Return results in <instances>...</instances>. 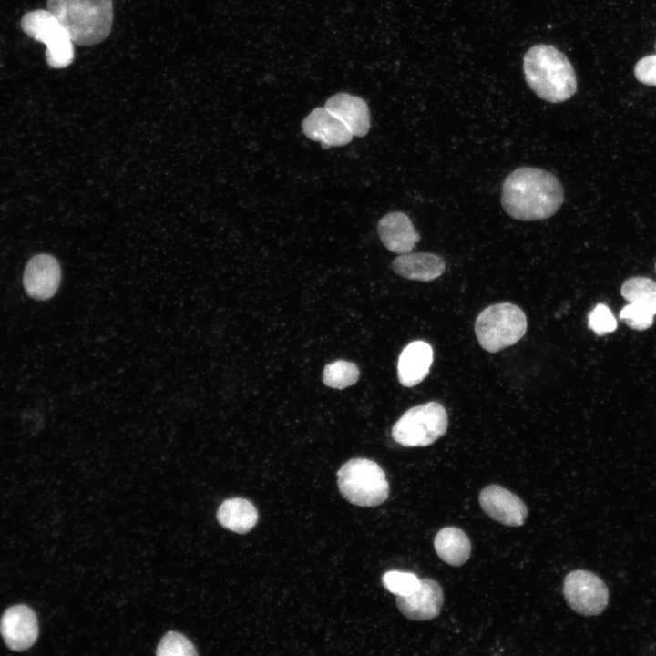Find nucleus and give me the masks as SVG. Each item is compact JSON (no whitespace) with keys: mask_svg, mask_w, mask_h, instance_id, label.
<instances>
[{"mask_svg":"<svg viewBox=\"0 0 656 656\" xmlns=\"http://www.w3.org/2000/svg\"><path fill=\"white\" fill-rule=\"evenodd\" d=\"M655 313L648 307L638 303L629 302L620 313V318L630 328L643 331L653 323Z\"/></svg>","mask_w":656,"mask_h":656,"instance_id":"24","label":"nucleus"},{"mask_svg":"<svg viewBox=\"0 0 656 656\" xmlns=\"http://www.w3.org/2000/svg\"><path fill=\"white\" fill-rule=\"evenodd\" d=\"M395 603L399 611L410 620H431L436 618L442 609L443 589L437 581L422 579L418 589L410 595L397 596Z\"/></svg>","mask_w":656,"mask_h":656,"instance_id":"12","label":"nucleus"},{"mask_svg":"<svg viewBox=\"0 0 656 656\" xmlns=\"http://www.w3.org/2000/svg\"><path fill=\"white\" fill-rule=\"evenodd\" d=\"M433 362V350L424 341L410 343L400 354L397 375L400 384L412 387L421 383L429 374Z\"/></svg>","mask_w":656,"mask_h":656,"instance_id":"16","label":"nucleus"},{"mask_svg":"<svg viewBox=\"0 0 656 656\" xmlns=\"http://www.w3.org/2000/svg\"><path fill=\"white\" fill-rule=\"evenodd\" d=\"M589 327L596 334L603 335L616 330L617 321L607 305L599 303L589 313Z\"/></svg>","mask_w":656,"mask_h":656,"instance_id":"25","label":"nucleus"},{"mask_svg":"<svg viewBox=\"0 0 656 656\" xmlns=\"http://www.w3.org/2000/svg\"><path fill=\"white\" fill-rule=\"evenodd\" d=\"M337 485L343 497L359 507H376L389 495L385 473L367 458H353L344 463L337 472Z\"/></svg>","mask_w":656,"mask_h":656,"instance_id":"4","label":"nucleus"},{"mask_svg":"<svg viewBox=\"0 0 656 656\" xmlns=\"http://www.w3.org/2000/svg\"><path fill=\"white\" fill-rule=\"evenodd\" d=\"M0 631L10 649L15 651L28 649L37 639L36 616L25 605L10 607L1 618Z\"/></svg>","mask_w":656,"mask_h":656,"instance_id":"11","label":"nucleus"},{"mask_svg":"<svg viewBox=\"0 0 656 656\" xmlns=\"http://www.w3.org/2000/svg\"><path fill=\"white\" fill-rule=\"evenodd\" d=\"M527 331L524 312L517 305L501 302L484 309L475 323L479 344L489 353H497L518 343Z\"/></svg>","mask_w":656,"mask_h":656,"instance_id":"5","label":"nucleus"},{"mask_svg":"<svg viewBox=\"0 0 656 656\" xmlns=\"http://www.w3.org/2000/svg\"><path fill=\"white\" fill-rule=\"evenodd\" d=\"M384 588L396 596L414 593L420 587V579L410 572L391 570L382 576Z\"/></svg>","mask_w":656,"mask_h":656,"instance_id":"22","label":"nucleus"},{"mask_svg":"<svg viewBox=\"0 0 656 656\" xmlns=\"http://www.w3.org/2000/svg\"><path fill=\"white\" fill-rule=\"evenodd\" d=\"M621 295L629 302H638L656 314V282L646 277H632L624 282Z\"/></svg>","mask_w":656,"mask_h":656,"instance_id":"20","label":"nucleus"},{"mask_svg":"<svg viewBox=\"0 0 656 656\" xmlns=\"http://www.w3.org/2000/svg\"><path fill=\"white\" fill-rule=\"evenodd\" d=\"M378 232L384 247L396 254L410 252L420 240L409 217L399 211L384 215L378 222Z\"/></svg>","mask_w":656,"mask_h":656,"instance_id":"14","label":"nucleus"},{"mask_svg":"<svg viewBox=\"0 0 656 656\" xmlns=\"http://www.w3.org/2000/svg\"><path fill=\"white\" fill-rule=\"evenodd\" d=\"M563 594L568 605L584 616L600 614L609 601L605 583L594 573L582 569L571 571L566 576Z\"/></svg>","mask_w":656,"mask_h":656,"instance_id":"8","label":"nucleus"},{"mask_svg":"<svg viewBox=\"0 0 656 656\" xmlns=\"http://www.w3.org/2000/svg\"><path fill=\"white\" fill-rule=\"evenodd\" d=\"M394 271L400 276L420 282H431L446 271L442 257L429 252L400 254L392 263Z\"/></svg>","mask_w":656,"mask_h":656,"instance_id":"17","label":"nucleus"},{"mask_svg":"<svg viewBox=\"0 0 656 656\" xmlns=\"http://www.w3.org/2000/svg\"><path fill=\"white\" fill-rule=\"evenodd\" d=\"M564 191L552 173L538 168L521 167L505 179L501 204L518 220H540L553 216L561 207Z\"/></svg>","mask_w":656,"mask_h":656,"instance_id":"1","label":"nucleus"},{"mask_svg":"<svg viewBox=\"0 0 656 656\" xmlns=\"http://www.w3.org/2000/svg\"><path fill=\"white\" fill-rule=\"evenodd\" d=\"M46 7L74 44H98L111 31L114 16L112 0H47Z\"/></svg>","mask_w":656,"mask_h":656,"instance_id":"3","label":"nucleus"},{"mask_svg":"<svg viewBox=\"0 0 656 656\" xmlns=\"http://www.w3.org/2000/svg\"><path fill=\"white\" fill-rule=\"evenodd\" d=\"M479 503L487 515L507 526L523 525L528 515L524 502L498 485H489L483 488L479 495Z\"/></svg>","mask_w":656,"mask_h":656,"instance_id":"9","label":"nucleus"},{"mask_svg":"<svg viewBox=\"0 0 656 656\" xmlns=\"http://www.w3.org/2000/svg\"><path fill=\"white\" fill-rule=\"evenodd\" d=\"M438 557L452 566L463 565L470 557L471 544L466 533L455 527L440 529L435 537Z\"/></svg>","mask_w":656,"mask_h":656,"instance_id":"19","label":"nucleus"},{"mask_svg":"<svg viewBox=\"0 0 656 656\" xmlns=\"http://www.w3.org/2000/svg\"><path fill=\"white\" fill-rule=\"evenodd\" d=\"M448 425L447 413L437 402L408 409L392 428V437L404 446H426L444 436Z\"/></svg>","mask_w":656,"mask_h":656,"instance_id":"6","label":"nucleus"},{"mask_svg":"<svg viewBox=\"0 0 656 656\" xmlns=\"http://www.w3.org/2000/svg\"><path fill=\"white\" fill-rule=\"evenodd\" d=\"M60 280L61 270L56 259L48 254H38L27 262L23 284L30 297L42 301L56 292Z\"/></svg>","mask_w":656,"mask_h":656,"instance_id":"10","label":"nucleus"},{"mask_svg":"<svg viewBox=\"0 0 656 656\" xmlns=\"http://www.w3.org/2000/svg\"><path fill=\"white\" fill-rule=\"evenodd\" d=\"M217 518L223 528L244 534L255 527L258 521V512L249 500L233 497L225 500L220 506Z\"/></svg>","mask_w":656,"mask_h":656,"instance_id":"18","label":"nucleus"},{"mask_svg":"<svg viewBox=\"0 0 656 656\" xmlns=\"http://www.w3.org/2000/svg\"><path fill=\"white\" fill-rule=\"evenodd\" d=\"M23 31L46 46V63L53 68H64L74 60V43L56 17L47 9L26 13L21 20Z\"/></svg>","mask_w":656,"mask_h":656,"instance_id":"7","label":"nucleus"},{"mask_svg":"<svg viewBox=\"0 0 656 656\" xmlns=\"http://www.w3.org/2000/svg\"><path fill=\"white\" fill-rule=\"evenodd\" d=\"M359 368L354 363L337 360L325 365L323 382L334 389H344L355 384L359 378Z\"/></svg>","mask_w":656,"mask_h":656,"instance_id":"21","label":"nucleus"},{"mask_svg":"<svg viewBox=\"0 0 656 656\" xmlns=\"http://www.w3.org/2000/svg\"><path fill=\"white\" fill-rule=\"evenodd\" d=\"M324 108L349 129L353 136L364 137L370 128L366 102L359 97L339 93L331 97Z\"/></svg>","mask_w":656,"mask_h":656,"instance_id":"15","label":"nucleus"},{"mask_svg":"<svg viewBox=\"0 0 656 656\" xmlns=\"http://www.w3.org/2000/svg\"><path fill=\"white\" fill-rule=\"evenodd\" d=\"M526 81L543 100L559 103L570 98L577 90L575 71L568 57L555 46L538 44L524 56Z\"/></svg>","mask_w":656,"mask_h":656,"instance_id":"2","label":"nucleus"},{"mask_svg":"<svg viewBox=\"0 0 656 656\" xmlns=\"http://www.w3.org/2000/svg\"><path fill=\"white\" fill-rule=\"evenodd\" d=\"M304 135L323 147H335L348 144L353 138L349 129L325 108L313 109L302 121Z\"/></svg>","mask_w":656,"mask_h":656,"instance_id":"13","label":"nucleus"},{"mask_svg":"<svg viewBox=\"0 0 656 656\" xmlns=\"http://www.w3.org/2000/svg\"><path fill=\"white\" fill-rule=\"evenodd\" d=\"M636 78L650 86H656V55L641 58L635 66Z\"/></svg>","mask_w":656,"mask_h":656,"instance_id":"26","label":"nucleus"},{"mask_svg":"<svg viewBox=\"0 0 656 656\" xmlns=\"http://www.w3.org/2000/svg\"><path fill=\"white\" fill-rule=\"evenodd\" d=\"M159 656L197 655L192 643L182 634L170 631L164 635L157 647Z\"/></svg>","mask_w":656,"mask_h":656,"instance_id":"23","label":"nucleus"}]
</instances>
